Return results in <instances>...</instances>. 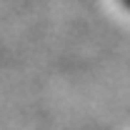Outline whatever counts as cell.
<instances>
[{
  "label": "cell",
  "instance_id": "obj_1",
  "mask_svg": "<svg viewBox=\"0 0 130 130\" xmlns=\"http://www.w3.org/2000/svg\"><path fill=\"white\" fill-rule=\"evenodd\" d=\"M120 3H123V5H125V8L130 10V0H120Z\"/></svg>",
  "mask_w": 130,
  "mask_h": 130
}]
</instances>
